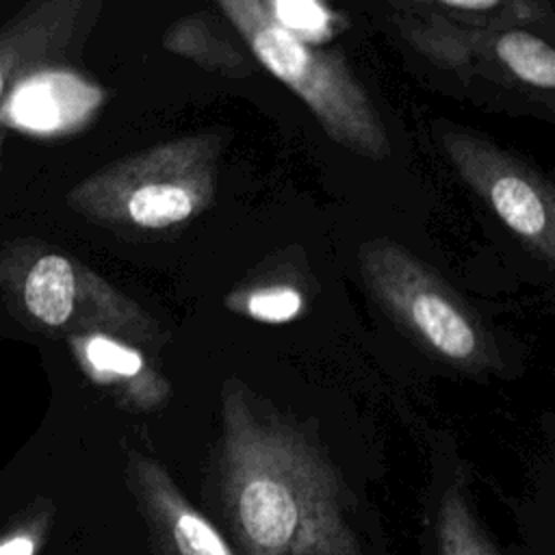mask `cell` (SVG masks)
I'll return each instance as SVG.
<instances>
[{
  "instance_id": "1",
  "label": "cell",
  "mask_w": 555,
  "mask_h": 555,
  "mask_svg": "<svg viewBox=\"0 0 555 555\" xmlns=\"http://www.w3.org/2000/svg\"><path fill=\"white\" fill-rule=\"evenodd\" d=\"M219 481L247 555H362L334 466L236 379L221 390Z\"/></svg>"
},
{
  "instance_id": "2",
  "label": "cell",
  "mask_w": 555,
  "mask_h": 555,
  "mask_svg": "<svg viewBox=\"0 0 555 555\" xmlns=\"http://www.w3.org/2000/svg\"><path fill=\"white\" fill-rule=\"evenodd\" d=\"M0 297L24 327L48 336H147V319L102 275L35 236L0 247Z\"/></svg>"
},
{
  "instance_id": "3",
  "label": "cell",
  "mask_w": 555,
  "mask_h": 555,
  "mask_svg": "<svg viewBox=\"0 0 555 555\" xmlns=\"http://www.w3.org/2000/svg\"><path fill=\"white\" fill-rule=\"evenodd\" d=\"M217 141L191 137L119 158L67 193L72 210L115 230H167L202 212L215 193Z\"/></svg>"
},
{
  "instance_id": "4",
  "label": "cell",
  "mask_w": 555,
  "mask_h": 555,
  "mask_svg": "<svg viewBox=\"0 0 555 555\" xmlns=\"http://www.w3.org/2000/svg\"><path fill=\"white\" fill-rule=\"evenodd\" d=\"M251 54L293 93H297L323 130L343 147L382 160L390 154L388 132L364 87L347 63L286 33L258 0L219 2Z\"/></svg>"
},
{
  "instance_id": "5",
  "label": "cell",
  "mask_w": 555,
  "mask_h": 555,
  "mask_svg": "<svg viewBox=\"0 0 555 555\" xmlns=\"http://www.w3.org/2000/svg\"><path fill=\"white\" fill-rule=\"evenodd\" d=\"M360 264L377 301L421 347L460 366H486L490 345L457 297L403 247L377 238L362 245Z\"/></svg>"
},
{
  "instance_id": "6",
  "label": "cell",
  "mask_w": 555,
  "mask_h": 555,
  "mask_svg": "<svg viewBox=\"0 0 555 555\" xmlns=\"http://www.w3.org/2000/svg\"><path fill=\"white\" fill-rule=\"evenodd\" d=\"M442 145L460 176L496 217L551 262L555 256L553 197L542 180L470 132H447Z\"/></svg>"
},
{
  "instance_id": "7",
  "label": "cell",
  "mask_w": 555,
  "mask_h": 555,
  "mask_svg": "<svg viewBox=\"0 0 555 555\" xmlns=\"http://www.w3.org/2000/svg\"><path fill=\"white\" fill-rule=\"evenodd\" d=\"M95 4L41 0L0 26V104L26 74L61 61L87 35Z\"/></svg>"
},
{
  "instance_id": "8",
  "label": "cell",
  "mask_w": 555,
  "mask_h": 555,
  "mask_svg": "<svg viewBox=\"0 0 555 555\" xmlns=\"http://www.w3.org/2000/svg\"><path fill=\"white\" fill-rule=\"evenodd\" d=\"M128 473L143 509L173 555H236L219 529L186 501L158 462L132 453Z\"/></svg>"
},
{
  "instance_id": "9",
  "label": "cell",
  "mask_w": 555,
  "mask_h": 555,
  "mask_svg": "<svg viewBox=\"0 0 555 555\" xmlns=\"http://www.w3.org/2000/svg\"><path fill=\"white\" fill-rule=\"evenodd\" d=\"M67 345L82 369V373L106 388H113L117 397L147 405V399L156 401L160 382H147L145 360L139 349L111 334H74L67 336Z\"/></svg>"
},
{
  "instance_id": "10",
  "label": "cell",
  "mask_w": 555,
  "mask_h": 555,
  "mask_svg": "<svg viewBox=\"0 0 555 555\" xmlns=\"http://www.w3.org/2000/svg\"><path fill=\"white\" fill-rule=\"evenodd\" d=\"M440 555H501L475 520L460 488H449L438 509Z\"/></svg>"
},
{
  "instance_id": "11",
  "label": "cell",
  "mask_w": 555,
  "mask_h": 555,
  "mask_svg": "<svg viewBox=\"0 0 555 555\" xmlns=\"http://www.w3.org/2000/svg\"><path fill=\"white\" fill-rule=\"evenodd\" d=\"M494 52L518 80L540 89L555 87V52L544 39L527 30H507L494 41Z\"/></svg>"
},
{
  "instance_id": "12",
  "label": "cell",
  "mask_w": 555,
  "mask_h": 555,
  "mask_svg": "<svg viewBox=\"0 0 555 555\" xmlns=\"http://www.w3.org/2000/svg\"><path fill=\"white\" fill-rule=\"evenodd\" d=\"M54 507L37 499L0 533V555H37L52 527Z\"/></svg>"
},
{
  "instance_id": "13",
  "label": "cell",
  "mask_w": 555,
  "mask_h": 555,
  "mask_svg": "<svg viewBox=\"0 0 555 555\" xmlns=\"http://www.w3.org/2000/svg\"><path fill=\"white\" fill-rule=\"evenodd\" d=\"M264 7L286 33L306 43L314 46L332 33L330 11L314 0H271Z\"/></svg>"
},
{
  "instance_id": "14",
  "label": "cell",
  "mask_w": 555,
  "mask_h": 555,
  "mask_svg": "<svg viewBox=\"0 0 555 555\" xmlns=\"http://www.w3.org/2000/svg\"><path fill=\"white\" fill-rule=\"evenodd\" d=\"M249 317L260 321H288L301 310V295L288 286H269L251 293L245 301Z\"/></svg>"
},
{
  "instance_id": "15",
  "label": "cell",
  "mask_w": 555,
  "mask_h": 555,
  "mask_svg": "<svg viewBox=\"0 0 555 555\" xmlns=\"http://www.w3.org/2000/svg\"><path fill=\"white\" fill-rule=\"evenodd\" d=\"M440 7L449 11H462V13H486L492 9H499L501 2L496 0H442Z\"/></svg>"
},
{
  "instance_id": "16",
  "label": "cell",
  "mask_w": 555,
  "mask_h": 555,
  "mask_svg": "<svg viewBox=\"0 0 555 555\" xmlns=\"http://www.w3.org/2000/svg\"><path fill=\"white\" fill-rule=\"evenodd\" d=\"M2 150H4V128L0 126V163H2Z\"/></svg>"
}]
</instances>
